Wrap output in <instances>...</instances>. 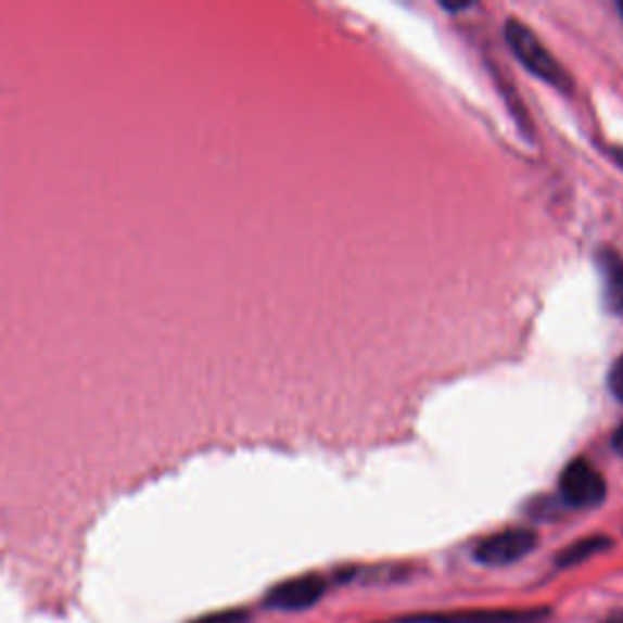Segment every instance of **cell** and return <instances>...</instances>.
Listing matches in <instances>:
<instances>
[{
  "instance_id": "1",
  "label": "cell",
  "mask_w": 623,
  "mask_h": 623,
  "mask_svg": "<svg viewBox=\"0 0 623 623\" xmlns=\"http://www.w3.org/2000/svg\"><path fill=\"white\" fill-rule=\"evenodd\" d=\"M505 37H507V44L511 52H514V56L529 68L531 74L560 90H570L568 74L562 72V66L550 56L544 42H541V39L531 33L524 23H519V20H509L505 27Z\"/></svg>"
},
{
  "instance_id": "2",
  "label": "cell",
  "mask_w": 623,
  "mask_h": 623,
  "mask_svg": "<svg viewBox=\"0 0 623 623\" xmlns=\"http://www.w3.org/2000/svg\"><path fill=\"white\" fill-rule=\"evenodd\" d=\"M560 497L565 505L587 509L599 507L607 497V482L601 478V472L587 463L585 458H577L568 463L560 475Z\"/></svg>"
},
{
  "instance_id": "3",
  "label": "cell",
  "mask_w": 623,
  "mask_h": 623,
  "mask_svg": "<svg viewBox=\"0 0 623 623\" xmlns=\"http://www.w3.org/2000/svg\"><path fill=\"white\" fill-rule=\"evenodd\" d=\"M538 536L531 529H507L482 541L475 548V560L482 565L497 568L526 558L536 548Z\"/></svg>"
},
{
  "instance_id": "4",
  "label": "cell",
  "mask_w": 623,
  "mask_h": 623,
  "mask_svg": "<svg viewBox=\"0 0 623 623\" xmlns=\"http://www.w3.org/2000/svg\"><path fill=\"white\" fill-rule=\"evenodd\" d=\"M325 580L319 575H300L293 580H285L268 592L266 605L278 611H303L315 607L317 601L325 597Z\"/></svg>"
},
{
  "instance_id": "5",
  "label": "cell",
  "mask_w": 623,
  "mask_h": 623,
  "mask_svg": "<svg viewBox=\"0 0 623 623\" xmlns=\"http://www.w3.org/2000/svg\"><path fill=\"white\" fill-rule=\"evenodd\" d=\"M548 619L546 609H478L450 611V614L415 616L402 623H541Z\"/></svg>"
},
{
  "instance_id": "6",
  "label": "cell",
  "mask_w": 623,
  "mask_h": 623,
  "mask_svg": "<svg viewBox=\"0 0 623 623\" xmlns=\"http://www.w3.org/2000/svg\"><path fill=\"white\" fill-rule=\"evenodd\" d=\"M597 270L601 280V303L609 315H623V256L614 249H601L597 254Z\"/></svg>"
},
{
  "instance_id": "7",
  "label": "cell",
  "mask_w": 623,
  "mask_h": 623,
  "mask_svg": "<svg viewBox=\"0 0 623 623\" xmlns=\"http://www.w3.org/2000/svg\"><path fill=\"white\" fill-rule=\"evenodd\" d=\"M611 546V541L605 536H589V538H582L577 544H572L570 548H565L560 552L558 558V565L560 568H572V565H580V562H585L589 558H595L597 552L607 550Z\"/></svg>"
},
{
  "instance_id": "8",
  "label": "cell",
  "mask_w": 623,
  "mask_h": 623,
  "mask_svg": "<svg viewBox=\"0 0 623 623\" xmlns=\"http://www.w3.org/2000/svg\"><path fill=\"white\" fill-rule=\"evenodd\" d=\"M246 621L249 614L244 609H229V611H217V614H207L193 623H246Z\"/></svg>"
},
{
  "instance_id": "9",
  "label": "cell",
  "mask_w": 623,
  "mask_h": 623,
  "mask_svg": "<svg viewBox=\"0 0 623 623\" xmlns=\"http://www.w3.org/2000/svg\"><path fill=\"white\" fill-rule=\"evenodd\" d=\"M609 390L619 402H623V356H619L609 370Z\"/></svg>"
},
{
  "instance_id": "10",
  "label": "cell",
  "mask_w": 623,
  "mask_h": 623,
  "mask_svg": "<svg viewBox=\"0 0 623 623\" xmlns=\"http://www.w3.org/2000/svg\"><path fill=\"white\" fill-rule=\"evenodd\" d=\"M611 446H614V450L619 456H623V424L619 427V431L614 434V438H611Z\"/></svg>"
},
{
  "instance_id": "11",
  "label": "cell",
  "mask_w": 623,
  "mask_h": 623,
  "mask_svg": "<svg viewBox=\"0 0 623 623\" xmlns=\"http://www.w3.org/2000/svg\"><path fill=\"white\" fill-rule=\"evenodd\" d=\"M607 623H623V611H619V614H611Z\"/></svg>"
},
{
  "instance_id": "12",
  "label": "cell",
  "mask_w": 623,
  "mask_h": 623,
  "mask_svg": "<svg viewBox=\"0 0 623 623\" xmlns=\"http://www.w3.org/2000/svg\"><path fill=\"white\" fill-rule=\"evenodd\" d=\"M616 161L623 166V152H616Z\"/></svg>"
},
{
  "instance_id": "13",
  "label": "cell",
  "mask_w": 623,
  "mask_h": 623,
  "mask_svg": "<svg viewBox=\"0 0 623 623\" xmlns=\"http://www.w3.org/2000/svg\"><path fill=\"white\" fill-rule=\"evenodd\" d=\"M619 13H621V17H623V3H619Z\"/></svg>"
}]
</instances>
